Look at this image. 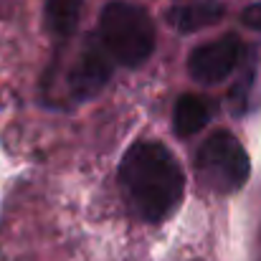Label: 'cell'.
Listing matches in <instances>:
<instances>
[{"instance_id":"obj_6","label":"cell","mask_w":261,"mask_h":261,"mask_svg":"<svg viewBox=\"0 0 261 261\" xmlns=\"http://www.w3.org/2000/svg\"><path fill=\"white\" fill-rule=\"evenodd\" d=\"M226 8L218 0H182L168 8L165 20L177 33H198L216 25L223 18Z\"/></svg>"},{"instance_id":"obj_9","label":"cell","mask_w":261,"mask_h":261,"mask_svg":"<svg viewBox=\"0 0 261 261\" xmlns=\"http://www.w3.org/2000/svg\"><path fill=\"white\" fill-rule=\"evenodd\" d=\"M239 66H241V76H239L236 87L231 91V104H233L236 112H246L249 94H251V87H254V82H256V56H254V48L246 51V59L241 56Z\"/></svg>"},{"instance_id":"obj_10","label":"cell","mask_w":261,"mask_h":261,"mask_svg":"<svg viewBox=\"0 0 261 261\" xmlns=\"http://www.w3.org/2000/svg\"><path fill=\"white\" fill-rule=\"evenodd\" d=\"M241 23H244L246 28H251L254 33H259L261 36V3L249 5V8L241 13Z\"/></svg>"},{"instance_id":"obj_8","label":"cell","mask_w":261,"mask_h":261,"mask_svg":"<svg viewBox=\"0 0 261 261\" xmlns=\"http://www.w3.org/2000/svg\"><path fill=\"white\" fill-rule=\"evenodd\" d=\"M84 0H46V25L56 38H69L82 15Z\"/></svg>"},{"instance_id":"obj_1","label":"cell","mask_w":261,"mask_h":261,"mask_svg":"<svg viewBox=\"0 0 261 261\" xmlns=\"http://www.w3.org/2000/svg\"><path fill=\"white\" fill-rule=\"evenodd\" d=\"M119 182L132 211L147 223L165 221L185 193L182 168L160 142L132 145L119 163Z\"/></svg>"},{"instance_id":"obj_2","label":"cell","mask_w":261,"mask_h":261,"mask_svg":"<svg viewBox=\"0 0 261 261\" xmlns=\"http://www.w3.org/2000/svg\"><path fill=\"white\" fill-rule=\"evenodd\" d=\"M99 43L114 64L137 69L155 51V23L140 5L107 3L99 15Z\"/></svg>"},{"instance_id":"obj_3","label":"cell","mask_w":261,"mask_h":261,"mask_svg":"<svg viewBox=\"0 0 261 261\" xmlns=\"http://www.w3.org/2000/svg\"><path fill=\"white\" fill-rule=\"evenodd\" d=\"M195 175L198 180L221 195L236 193L246 185L251 175V160L246 147L226 129L213 132L195 152Z\"/></svg>"},{"instance_id":"obj_7","label":"cell","mask_w":261,"mask_h":261,"mask_svg":"<svg viewBox=\"0 0 261 261\" xmlns=\"http://www.w3.org/2000/svg\"><path fill=\"white\" fill-rule=\"evenodd\" d=\"M211 119V104L203 96L195 94H182L173 109V127L177 137H190L198 135Z\"/></svg>"},{"instance_id":"obj_4","label":"cell","mask_w":261,"mask_h":261,"mask_svg":"<svg viewBox=\"0 0 261 261\" xmlns=\"http://www.w3.org/2000/svg\"><path fill=\"white\" fill-rule=\"evenodd\" d=\"M241 41L236 36H223L211 43H203L190 51L188 56V74L198 84H218L223 82L233 69H239L241 61Z\"/></svg>"},{"instance_id":"obj_5","label":"cell","mask_w":261,"mask_h":261,"mask_svg":"<svg viewBox=\"0 0 261 261\" xmlns=\"http://www.w3.org/2000/svg\"><path fill=\"white\" fill-rule=\"evenodd\" d=\"M112 66H114V61L109 59L104 46L94 36H89L84 46L79 48V56H76L71 74H69L71 94L76 99H91L94 94H99L101 87L112 76Z\"/></svg>"}]
</instances>
